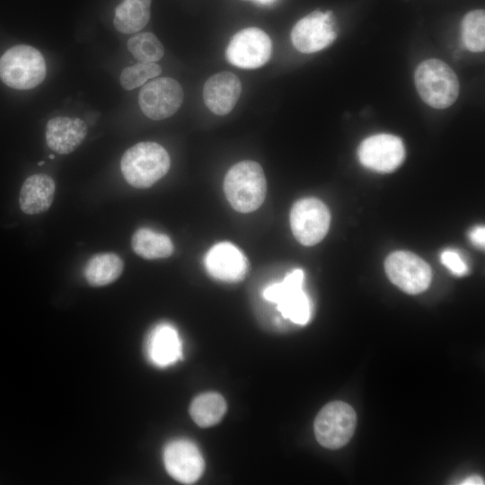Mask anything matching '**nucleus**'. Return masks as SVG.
<instances>
[{
    "instance_id": "f257e3e1",
    "label": "nucleus",
    "mask_w": 485,
    "mask_h": 485,
    "mask_svg": "<svg viewBox=\"0 0 485 485\" xmlns=\"http://www.w3.org/2000/svg\"><path fill=\"white\" fill-rule=\"evenodd\" d=\"M170 164V156L161 145L139 142L123 154L120 169L129 185L146 189L167 173Z\"/></svg>"
},
{
    "instance_id": "f03ea898",
    "label": "nucleus",
    "mask_w": 485,
    "mask_h": 485,
    "mask_svg": "<svg viewBox=\"0 0 485 485\" xmlns=\"http://www.w3.org/2000/svg\"><path fill=\"white\" fill-rule=\"evenodd\" d=\"M225 197L238 212L249 213L263 203L267 182L261 166L254 161H242L230 168L224 181Z\"/></svg>"
},
{
    "instance_id": "7ed1b4c3",
    "label": "nucleus",
    "mask_w": 485,
    "mask_h": 485,
    "mask_svg": "<svg viewBox=\"0 0 485 485\" xmlns=\"http://www.w3.org/2000/svg\"><path fill=\"white\" fill-rule=\"evenodd\" d=\"M414 79L421 99L435 109H445L458 97V78L442 60L431 58L421 62L416 68Z\"/></svg>"
},
{
    "instance_id": "20e7f679",
    "label": "nucleus",
    "mask_w": 485,
    "mask_h": 485,
    "mask_svg": "<svg viewBox=\"0 0 485 485\" xmlns=\"http://www.w3.org/2000/svg\"><path fill=\"white\" fill-rule=\"evenodd\" d=\"M45 76V59L42 54L31 46H14L0 57V79L11 88H34L42 83Z\"/></svg>"
},
{
    "instance_id": "39448f33",
    "label": "nucleus",
    "mask_w": 485,
    "mask_h": 485,
    "mask_svg": "<svg viewBox=\"0 0 485 485\" xmlns=\"http://www.w3.org/2000/svg\"><path fill=\"white\" fill-rule=\"evenodd\" d=\"M357 415L348 403L336 401L327 403L314 419V434L318 443L328 449L347 445L354 435Z\"/></svg>"
},
{
    "instance_id": "423d86ee",
    "label": "nucleus",
    "mask_w": 485,
    "mask_h": 485,
    "mask_svg": "<svg viewBox=\"0 0 485 485\" xmlns=\"http://www.w3.org/2000/svg\"><path fill=\"white\" fill-rule=\"evenodd\" d=\"M304 271L300 269L288 273L282 282L274 283L263 291L266 300L275 303L282 316L304 325L311 316L310 301L303 290Z\"/></svg>"
},
{
    "instance_id": "0eeeda50",
    "label": "nucleus",
    "mask_w": 485,
    "mask_h": 485,
    "mask_svg": "<svg viewBox=\"0 0 485 485\" xmlns=\"http://www.w3.org/2000/svg\"><path fill=\"white\" fill-rule=\"evenodd\" d=\"M331 215L323 202L314 198L296 201L290 212V225L295 239L304 246L320 242L326 235Z\"/></svg>"
},
{
    "instance_id": "6e6552de",
    "label": "nucleus",
    "mask_w": 485,
    "mask_h": 485,
    "mask_svg": "<svg viewBox=\"0 0 485 485\" xmlns=\"http://www.w3.org/2000/svg\"><path fill=\"white\" fill-rule=\"evenodd\" d=\"M272 53L269 35L257 27H249L234 34L227 45L225 57L232 65L254 69L265 65Z\"/></svg>"
},
{
    "instance_id": "1a4fd4ad",
    "label": "nucleus",
    "mask_w": 485,
    "mask_h": 485,
    "mask_svg": "<svg viewBox=\"0 0 485 485\" xmlns=\"http://www.w3.org/2000/svg\"><path fill=\"white\" fill-rule=\"evenodd\" d=\"M384 269L392 283L410 295L425 291L432 278L428 264L409 251H399L390 254L385 260Z\"/></svg>"
},
{
    "instance_id": "9d476101",
    "label": "nucleus",
    "mask_w": 485,
    "mask_h": 485,
    "mask_svg": "<svg viewBox=\"0 0 485 485\" xmlns=\"http://www.w3.org/2000/svg\"><path fill=\"white\" fill-rule=\"evenodd\" d=\"M183 97V90L176 80L159 77L144 84L138 103L147 118L159 120L173 115L181 106Z\"/></svg>"
},
{
    "instance_id": "9b49d317",
    "label": "nucleus",
    "mask_w": 485,
    "mask_h": 485,
    "mask_svg": "<svg viewBox=\"0 0 485 485\" xmlns=\"http://www.w3.org/2000/svg\"><path fill=\"white\" fill-rule=\"evenodd\" d=\"M336 37L335 22L331 12L314 11L299 20L291 31L294 47L305 54L325 48Z\"/></svg>"
},
{
    "instance_id": "f8f14e48",
    "label": "nucleus",
    "mask_w": 485,
    "mask_h": 485,
    "mask_svg": "<svg viewBox=\"0 0 485 485\" xmlns=\"http://www.w3.org/2000/svg\"><path fill=\"white\" fill-rule=\"evenodd\" d=\"M404 157L405 149L401 139L390 134L371 136L358 148L360 163L378 172H393L402 163Z\"/></svg>"
},
{
    "instance_id": "ddd939ff",
    "label": "nucleus",
    "mask_w": 485,
    "mask_h": 485,
    "mask_svg": "<svg viewBox=\"0 0 485 485\" xmlns=\"http://www.w3.org/2000/svg\"><path fill=\"white\" fill-rule=\"evenodd\" d=\"M163 457L167 472L181 483L195 482L204 471V459L198 448L186 439L168 443L163 449Z\"/></svg>"
},
{
    "instance_id": "4468645a",
    "label": "nucleus",
    "mask_w": 485,
    "mask_h": 485,
    "mask_svg": "<svg viewBox=\"0 0 485 485\" xmlns=\"http://www.w3.org/2000/svg\"><path fill=\"white\" fill-rule=\"evenodd\" d=\"M204 261L207 273L224 282L241 281L248 270V261L244 254L228 242L212 246Z\"/></svg>"
},
{
    "instance_id": "2eb2a0df",
    "label": "nucleus",
    "mask_w": 485,
    "mask_h": 485,
    "mask_svg": "<svg viewBox=\"0 0 485 485\" xmlns=\"http://www.w3.org/2000/svg\"><path fill=\"white\" fill-rule=\"evenodd\" d=\"M242 93V84L234 74L223 71L211 75L205 83L203 99L207 109L216 115L228 114Z\"/></svg>"
},
{
    "instance_id": "dca6fc26",
    "label": "nucleus",
    "mask_w": 485,
    "mask_h": 485,
    "mask_svg": "<svg viewBox=\"0 0 485 485\" xmlns=\"http://www.w3.org/2000/svg\"><path fill=\"white\" fill-rule=\"evenodd\" d=\"M87 135V126L79 118L56 117L46 126V143L59 154H68L75 151Z\"/></svg>"
},
{
    "instance_id": "f3484780",
    "label": "nucleus",
    "mask_w": 485,
    "mask_h": 485,
    "mask_svg": "<svg viewBox=\"0 0 485 485\" xmlns=\"http://www.w3.org/2000/svg\"><path fill=\"white\" fill-rule=\"evenodd\" d=\"M181 348L176 329L169 323L156 325L146 342L147 358L158 367H167L177 362L181 357Z\"/></svg>"
},
{
    "instance_id": "a211bd4d",
    "label": "nucleus",
    "mask_w": 485,
    "mask_h": 485,
    "mask_svg": "<svg viewBox=\"0 0 485 485\" xmlns=\"http://www.w3.org/2000/svg\"><path fill=\"white\" fill-rule=\"evenodd\" d=\"M56 185L53 179L44 173L29 176L23 182L19 195L22 211L27 215L47 211L54 199Z\"/></svg>"
},
{
    "instance_id": "6ab92c4d",
    "label": "nucleus",
    "mask_w": 485,
    "mask_h": 485,
    "mask_svg": "<svg viewBox=\"0 0 485 485\" xmlns=\"http://www.w3.org/2000/svg\"><path fill=\"white\" fill-rule=\"evenodd\" d=\"M123 269L124 262L119 255L113 252H101L88 260L84 274L92 287H103L117 280Z\"/></svg>"
},
{
    "instance_id": "aec40b11",
    "label": "nucleus",
    "mask_w": 485,
    "mask_h": 485,
    "mask_svg": "<svg viewBox=\"0 0 485 485\" xmlns=\"http://www.w3.org/2000/svg\"><path fill=\"white\" fill-rule=\"evenodd\" d=\"M152 0H122L115 10L113 24L121 33L142 30L149 22Z\"/></svg>"
},
{
    "instance_id": "412c9836",
    "label": "nucleus",
    "mask_w": 485,
    "mask_h": 485,
    "mask_svg": "<svg viewBox=\"0 0 485 485\" xmlns=\"http://www.w3.org/2000/svg\"><path fill=\"white\" fill-rule=\"evenodd\" d=\"M131 245L135 253L146 260L167 258L173 252V244L167 235L148 228L137 230Z\"/></svg>"
},
{
    "instance_id": "4be33fe9",
    "label": "nucleus",
    "mask_w": 485,
    "mask_h": 485,
    "mask_svg": "<svg viewBox=\"0 0 485 485\" xmlns=\"http://www.w3.org/2000/svg\"><path fill=\"white\" fill-rule=\"evenodd\" d=\"M226 411V402L216 392L198 395L190 406L192 419L201 428H208L218 423Z\"/></svg>"
},
{
    "instance_id": "5701e85b",
    "label": "nucleus",
    "mask_w": 485,
    "mask_h": 485,
    "mask_svg": "<svg viewBox=\"0 0 485 485\" xmlns=\"http://www.w3.org/2000/svg\"><path fill=\"white\" fill-rule=\"evenodd\" d=\"M462 40L464 47L472 52L485 49V13L483 10L468 13L462 22Z\"/></svg>"
},
{
    "instance_id": "b1692460",
    "label": "nucleus",
    "mask_w": 485,
    "mask_h": 485,
    "mask_svg": "<svg viewBox=\"0 0 485 485\" xmlns=\"http://www.w3.org/2000/svg\"><path fill=\"white\" fill-rule=\"evenodd\" d=\"M127 47L128 51L139 62L155 63L164 54L163 44L152 32L135 34L128 40Z\"/></svg>"
},
{
    "instance_id": "393cba45",
    "label": "nucleus",
    "mask_w": 485,
    "mask_h": 485,
    "mask_svg": "<svg viewBox=\"0 0 485 485\" xmlns=\"http://www.w3.org/2000/svg\"><path fill=\"white\" fill-rule=\"evenodd\" d=\"M162 73V67L152 62H138L125 67L119 76L121 86L128 91L143 85L147 80L156 77Z\"/></svg>"
},
{
    "instance_id": "a878e982",
    "label": "nucleus",
    "mask_w": 485,
    "mask_h": 485,
    "mask_svg": "<svg viewBox=\"0 0 485 485\" xmlns=\"http://www.w3.org/2000/svg\"><path fill=\"white\" fill-rule=\"evenodd\" d=\"M440 259L442 263L456 276H463L468 271L465 262L454 251H443Z\"/></svg>"
},
{
    "instance_id": "bb28decb",
    "label": "nucleus",
    "mask_w": 485,
    "mask_h": 485,
    "mask_svg": "<svg viewBox=\"0 0 485 485\" xmlns=\"http://www.w3.org/2000/svg\"><path fill=\"white\" fill-rule=\"evenodd\" d=\"M472 242L479 248H483L485 244V229L484 226L473 228L470 234Z\"/></svg>"
},
{
    "instance_id": "cd10ccee",
    "label": "nucleus",
    "mask_w": 485,
    "mask_h": 485,
    "mask_svg": "<svg viewBox=\"0 0 485 485\" xmlns=\"http://www.w3.org/2000/svg\"><path fill=\"white\" fill-rule=\"evenodd\" d=\"M462 484H467V485H477V484H484L483 479L480 476L473 475L469 477L468 479L464 480Z\"/></svg>"
},
{
    "instance_id": "c85d7f7f",
    "label": "nucleus",
    "mask_w": 485,
    "mask_h": 485,
    "mask_svg": "<svg viewBox=\"0 0 485 485\" xmlns=\"http://www.w3.org/2000/svg\"><path fill=\"white\" fill-rule=\"evenodd\" d=\"M251 1L260 4H269L275 2L276 0H251Z\"/></svg>"
},
{
    "instance_id": "c756f323",
    "label": "nucleus",
    "mask_w": 485,
    "mask_h": 485,
    "mask_svg": "<svg viewBox=\"0 0 485 485\" xmlns=\"http://www.w3.org/2000/svg\"><path fill=\"white\" fill-rule=\"evenodd\" d=\"M42 164H43V162L39 163V165H42Z\"/></svg>"
},
{
    "instance_id": "7c9ffc66",
    "label": "nucleus",
    "mask_w": 485,
    "mask_h": 485,
    "mask_svg": "<svg viewBox=\"0 0 485 485\" xmlns=\"http://www.w3.org/2000/svg\"><path fill=\"white\" fill-rule=\"evenodd\" d=\"M49 158L53 159V158H54V156H53V155H49Z\"/></svg>"
},
{
    "instance_id": "2f4dec72",
    "label": "nucleus",
    "mask_w": 485,
    "mask_h": 485,
    "mask_svg": "<svg viewBox=\"0 0 485 485\" xmlns=\"http://www.w3.org/2000/svg\"><path fill=\"white\" fill-rule=\"evenodd\" d=\"M242 1H245V2H248V1H251V0H242Z\"/></svg>"
}]
</instances>
